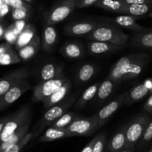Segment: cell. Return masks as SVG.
Masks as SVG:
<instances>
[{
  "instance_id": "obj_1",
  "label": "cell",
  "mask_w": 152,
  "mask_h": 152,
  "mask_svg": "<svg viewBox=\"0 0 152 152\" xmlns=\"http://www.w3.org/2000/svg\"><path fill=\"white\" fill-rule=\"evenodd\" d=\"M149 55L143 52L122 57L111 68L108 77L116 83L132 80L140 75L149 61Z\"/></svg>"
},
{
  "instance_id": "obj_2",
  "label": "cell",
  "mask_w": 152,
  "mask_h": 152,
  "mask_svg": "<svg viewBox=\"0 0 152 152\" xmlns=\"http://www.w3.org/2000/svg\"><path fill=\"white\" fill-rule=\"evenodd\" d=\"M86 38L88 40L107 42L124 46L129 41V36L117 25L104 20L98 22L96 28L86 35Z\"/></svg>"
},
{
  "instance_id": "obj_3",
  "label": "cell",
  "mask_w": 152,
  "mask_h": 152,
  "mask_svg": "<svg viewBox=\"0 0 152 152\" xmlns=\"http://www.w3.org/2000/svg\"><path fill=\"white\" fill-rule=\"evenodd\" d=\"M31 121V111L29 105H24L9 116L0 135V145L7 141L22 126Z\"/></svg>"
},
{
  "instance_id": "obj_4",
  "label": "cell",
  "mask_w": 152,
  "mask_h": 152,
  "mask_svg": "<svg viewBox=\"0 0 152 152\" xmlns=\"http://www.w3.org/2000/svg\"><path fill=\"white\" fill-rule=\"evenodd\" d=\"M151 118L146 112H142L137 115L126 128V144L125 149H130L139 142L148 126Z\"/></svg>"
},
{
  "instance_id": "obj_5",
  "label": "cell",
  "mask_w": 152,
  "mask_h": 152,
  "mask_svg": "<svg viewBox=\"0 0 152 152\" xmlns=\"http://www.w3.org/2000/svg\"><path fill=\"white\" fill-rule=\"evenodd\" d=\"M76 7L74 0H59L44 14L46 25H53L63 21Z\"/></svg>"
},
{
  "instance_id": "obj_6",
  "label": "cell",
  "mask_w": 152,
  "mask_h": 152,
  "mask_svg": "<svg viewBox=\"0 0 152 152\" xmlns=\"http://www.w3.org/2000/svg\"><path fill=\"white\" fill-rule=\"evenodd\" d=\"M99 128L96 114L88 118H80L73 122L66 128L70 137L91 136Z\"/></svg>"
},
{
  "instance_id": "obj_7",
  "label": "cell",
  "mask_w": 152,
  "mask_h": 152,
  "mask_svg": "<svg viewBox=\"0 0 152 152\" xmlns=\"http://www.w3.org/2000/svg\"><path fill=\"white\" fill-rule=\"evenodd\" d=\"M68 80V78L62 76L57 78L40 82L34 88L32 93V101L35 102L42 101L53 92H56L57 89H59Z\"/></svg>"
},
{
  "instance_id": "obj_8",
  "label": "cell",
  "mask_w": 152,
  "mask_h": 152,
  "mask_svg": "<svg viewBox=\"0 0 152 152\" xmlns=\"http://www.w3.org/2000/svg\"><path fill=\"white\" fill-rule=\"evenodd\" d=\"M74 101V98H71V99L67 100L65 102H60L59 104H56V105L50 107L46 111V113H45L42 118L39 121L37 125V129L34 131L41 132L46 126H50L53 122H55L60 116L65 114V113H67L68 110L72 105Z\"/></svg>"
},
{
  "instance_id": "obj_9",
  "label": "cell",
  "mask_w": 152,
  "mask_h": 152,
  "mask_svg": "<svg viewBox=\"0 0 152 152\" xmlns=\"http://www.w3.org/2000/svg\"><path fill=\"white\" fill-rule=\"evenodd\" d=\"M29 69L25 66L17 69L1 77L0 79V96L4 95L20 81L26 80L29 77Z\"/></svg>"
},
{
  "instance_id": "obj_10",
  "label": "cell",
  "mask_w": 152,
  "mask_h": 152,
  "mask_svg": "<svg viewBox=\"0 0 152 152\" xmlns=\"http://www.w3.org/2000/svg\"><path fill=\"white\" fill-rule=\"evenodd\" d=\"M30 88L31 84L27 80H24L13 86L4 95L0 96V111L8 107L10 104L19 99Z\"/></svg>"
},
{
  "instance_id": "obj_11",
  "label": "cell",
  "mask_w": 152,
  "mask_h": 152,
  "mask_svg": "<svg viewBox=\"0 0 152 152\" xmlns=\"http://www.w3.org/2000/svg\"><path fill=\"white\" fill-rule=\"evenodd\" d=\"M126 97L127 93H122L119 96L116 97L114 100L110 101L108 104L104 107H102L97 113H96V117H97L98 122H99V128L111 118V116L123 105V104H126Z\"/></svg>"
},
{
  "instance_id": "obj_12",
  "label": "cell",
  "mask_w": 152,
  "mask_h": 152,
  "mask_svg": "<svg viewBox=\"0 0 152 152\" xmlns=\"http://www.w3.org/2000/svg\"><path fill=\"white\" fill-rule=\"evenodd\" d=\"M97 21L88 20L75 22L67 25L64 28V32L68 36L83 37L90 34L98 25Z\"/></svg>"
},
{
  "instance_id": "obj_13",
  "label": "cell",
  "mask_w": 152,
  "mask_h": 152,
  "mask_svg": "<svg viewBox=\"0 0 152 152\" xmlns=\"http://www.w3.org/2000/svg\"><path fill=\"white\" fill-rule=\"evenodd\" d=\"M140 18V16H134L131 15L123 14L116 16L114 18H104L102 19L107 22H111L120 28H124L126 29L132 30L133 31H140L145 28V27L142 26L137 22V20Z\"/></svg>"
},
{
  "instance_id": "obj_14",
  "label": "cell",
  "mask_w": 152,
  "mask_h": 152,
  "mask_svg": "<svg viewBox=\"0 0 152 152\" xmlns=\"http://www.w3.org/2000/svg\"><path fill=\"white\" fill-rule=\"evenodd\" d=\"M132 43L134 48L143 50L152 51V28L140 31H133Z\"/></svg>"
},
{
  "instance_id": "obj_15",
  "label": "cell",
  "mask_w": 152,
  "mask_h": 152,
  "mask_svg": "<svg viewBox=\"0 0 152 152\" xmlns=\"http://www.w3.org/2000/svg\"><path fill=\"white\" fill-rule=\"evenodd\" d=\"M88 50L92 55H101L117 52L123 47V46L107 43V42L89 40L87 43Z\"/></svg>"
},
{
  "instance_id": "obj_16",
  "label": "cell",
  "mask_w": 152,
  "mask_h": 152,
  "mask_svg": "<svg viewBox=\"0 0 152 152\" xmlns=\"http://www.w3.org/2000/svg\"><path fill=\"white\" fill-rule=\"evenodd\" d=\"M71 84L69 80L65 82L59 89H57L56 92H54L50 96L46 98L45 99L42 101L43 103L44 107L45 108L49 109L50 107H53V106L59 104L68 95V92L71 89Z\"/></svg>"
},
{
  "instance_id": "obj_17",
  "label": "cell",
  "mask_w": 152,
  "mask_h": 152,
  "mask_svg": "<svg viewBox=\"0 0 152 152\" xmlns=\"http://www.w3.org/2000/svg\"><path fill=\"white\" fill-rule=\"evenodd\" d=\"M60 52L64 57L69 59H80L85 55L83 46L78 42L70 41L61 47Z\"/></svg>"
},
{
  "instance_id": "obj_18",
  "label": "cell",
  "mask_w": 152,
  "mask_h": 152,
  "mask_svg": "<svg viewBox=\"0 0 152 152\" xmlns=\"http://www.w3.org/2000/svg\"><path fill=\"white\" fill-rule=\"evenodd\" d=\"M42 46L41 40L39 35L36 34L35 37L26 46L19 50V56L22 61H28L37 55Z\"/></svg>"
},
{
  "instance_id": "obj_19",
  "label": "cell",
  "mask_w": 152,
  "mask_h": 152,
  "mask_svg": "<svg viewBox=\"0 0 152 152\" xmlns=\"http://www.w3.org/2000/svg\"><path fill=\"white\" fill-rule=\"evenodd\" d=\"M62 76H64L63 66L53 63L45 64L39 71V77L42 81L57 78Z\"/></svg>"
},
{
  "instance_id": "obj_20",
  "label": "cell",
  "mask_w": 152,
  "mask_h": 152,
  "mask_svg": "<svg viewBox=\"0 0 152 152\" xmlns=\"http://www.w3.org/2000/svg\"><path fill=\"white\" fill-rule=\"evenodd\" d=\"M57 42V32L53 25H46L43 30L42 50L45 52H51Z\"/></svg>"
},
{
  "instance_id": "obj_21",
  "label": "cell",
  "mask_w": 152,
  "mask_h": 152,
  "mask_svg": "<svg viewBox=\"0 0 152 152\" xmlns=\"http://www.w3.org/2000/svg\"><path fill=\"white\" fill-rule=\"evenodd\" d=\"M126 128L127 125L114 134L108 145V152H120L124 150L126 144Z\"/></svg>"
},
{
  "instance_id": "obj_22",
  "label": "cell",
  "mask_w": 152,
  "mask_h": 152,
  "mask_svg": "<svg viewBox=\"0 0 152 152\" xmlns=\"http://www.w3.org/2000/svg\"><path fill=\"white\" fill-rule=\"evenodd\" d=\"M150 91V87L145 83H140L137 86H134L132 89L127 92V97H126V104L129 105L139 101L142 98H143L145 95L148 94Z\"/></svg>"
},
{
  "instance_id": "obj_23",
  "label": "cell",
  "mask_w": 152,
  "mask_h": 152,
  "mask_svg": "<svg viewBox=\"0 0 152 152\" xmlns=\"http://www.w3.org/2000/svg\"><path fill=\"white\" fill-rule=\"evenodd\" d=\"M100 82H97V83L92 84L91 86H88L86 90L84 91L83 94L80 95V98L77 100V103L75 104V108L77 110H80L83 109L85 106L86 105L88 101L93 99L97 93L98 89H99V86H100Z\"/></svg>"
},
{
  "instance_id": "obj_24",
  "label": "cell",
  "mask_w": 152,
  "mask_h": 152,
  "mask_svg": "<svg viewBox=\"0 0 152 152\" xmlns=\"http://www.w3.org/2000/svg\"><path fill=\"white\" fill-rule=\"evenodd\" d=\"M151 11L152 4H126L123 14L142 17V16H145Z\"/></svg>"
},
{
  "instance_id": "obj_25",
  "label": "cell",
  "mask_w": 152,
  "mask_h": 152,
  "mask_svg": "<svg viewBox=\"0 0 152 152\" xmlns=\"http://www.w3.org/2000/svg\"><path fill=\"white\" fill-rule=\"evenodd\" d=\"M126 4L121 0H98L95 7L117 13H123Z\"/></svg>"
},
{
  "instance_id": "obj_26",
  "label": "cell",
  "mask_w": 152,
  "mask_h": 152,
  "mask_svg": "<svg viewBox=\"0 0 152 152\" xmlns=\"http://www.w3.org/2000/svg\"><path fill=\"white\" fill-rule=\"evenodd\" d=\"M65 137H69L66 128H57L50 127L46 130L44 134L40 137L39 141L42 142H45L54 141V140L65 138Z\"/></svg>"
},
{
  "instance_id": "obj_27",
  "label": "cell",
  "mask_w": 152,
  "mask_h": 152,
  "mask_svg": "<svg viewBox=\"0 0 152 152\" xmlns=\"http://www.w3.org/2000/svg\"><path fill=\"white\" fill-rule=\"evenodd\" d=\"M35 31L36 28L34 26V25L27 24L23 31L18 36L17 40H16V43H15L16 48L18 50L22 49L25 46H26L27 44H28L32 40V39L36 35Z\"/></svg>"
},
{
  "instance_id": "obj_28",
  "label": "cell",
  "mask_w": 152,
  "mask_h": 152,
  "mask_svg": "<svg viewBox=\"0 0 152 152\" xmlns=\"http://www.w3.org/2000/svg\"><path fill=\"white\" fill-rule=\"evenodd\" d=\"M96 72V66L93 63H85L82 65L78 69L76 75L79 83H86L90 80Z\"/></svg>"
},
{
  "instance_id": "obj_29",
  "label": "cell",
  "mask_w": 152,
  "mask_h": 152,
  "mask_svg": "<svg viewBox=\"0 0 152 152\" xmlns=\"http://www.w3.org/2000/svg\"><path fill=\"white\" fill-rule=\"evenodd\" d=\"M116 85H117V83L114 80H111L108 77H107L101 83L100 86H99V89H98L97 93H96V101H104L105 99L108 98L113 92Z\"/></svg>"
},
{
  "instance_id": "obj_30",
  "label": "cell",
  "mask_w": 152,
  "mask_h": 152,
  "mask_svg": "<svg viewBox=\"0 0 152 152\" xmlns=\"http://www.w3.org/2000/svg\"><path fill=\"white\" fill-rule=\"evenodd\" d=\"M30 124H31V122L25 124V125H24V126H22L19 131H16L11 137H10L7 141L1 143V144L0 145V152H3L4 150H6L7 148L10 147L11 145H13L16 144L18 142L20 141V140L28 134V128H29L30 127Z\"/></svg>"
},
{
  "instance_id": "obj_31",
  "label": "cell",
  "mask_w": 152,
  "mask_h": 152,
  "mask_svg": "<svg viewBox=\"0 0 152 152\" xmlns=\"http://www.w3.org/2000/svg\"><path fill=\"white\" fill-rule=\"evenodd\" d=\"M78 118V114H77L76 113L67 112L65 114L62 115V116H60L59 119H56L55 122H53L50 127L57 128H66L67 127L69 126L73 122H74Z\"/></svg>"
},
{
  "instance_id": "obj_32",
  "label": "cell",
  "mask_w": 152,
  "mask_h": 152,
  "mask_svg": "<svg viewBox=\"0 0 152 152\" xmlns=\"http://www.w3.org/2000/svg\"><path fill=\"white\" fill-rule=\"evenodd\" d=\"M39 131H34L31 133H28L22 139L18 142L16 144L13 145L10 147L7 148L3 152H20L22 149L34 138L35 136H38L39 134Z\"/></svg>"
},
{
  "instance_id": "obj_33",
  "label": "cell",
  "mask_w": 152,
  "mask_h": 152,
  "mask_svg": "<svg viewBox=\"0 0 152 152\" xmlns=\"http://www.w3.org/2000/svg\"><path fill=\"white\" fill-rule=\"evenodd\" d=\"M22 59L18 54L10 47L0 57V65H10L20 63Z\"/></svg>"
},
{
  "instance_id": "obj_34",
  "label": "cell",
  "mask_w": 152,
  "mask_h": 152,
  "mask_svg": "<svg viewBox=\"0 0 152 152\" xmlns=\"http://www.w3.org/2000/svg\"><path fill=\"white\" fill-rule=\"evenodd\" d=\"M31 14V9L30 7H20L12 9L11 16L14 20H28Z\"/></svg>"
},
{
  "instance_id": "obj_35",
  "label": "cell",
  "mask_w": 152,
  "mask_h": 152,
  "mask_svg": "<svg viewBox=\"0 0 152 152\" xmlns=\"http://www.w3.org/2000/svg\"><path fill=\"white\" fill-rule=\"evenodd\" d=\"M106 142V133L105 131L96 136V141L94 144L92 152H103Z\"/></svg>"
},
{
  "instance_id": "obj_36",
  "label": "cell",
  "mask_w": 152,
  "mask_h": 152,
  "mask_svg": "<svg viewBox=\"0 0 152 152\" xmlns=\"http://www.w3.org/2000/svg\"><path fill=\"white\" fill-rule=\"evenodd\" d=\"M152 139V119L145 128L140 140L139 141V147L142 148L146 145Z\"/></svg>"
},
{
  "instance_id": "obj_37",
  "label": "cell",
  "mask_w": 152,
  "mask_h": 152,
  "mask_svg": "<svg viewBox=\"0 0 152 152\" xmlns=\"http://www.w3.org/2000/svg\"><path fill=\"white\" fill-rule=\"evenodd\" d=\"M6 4L10 6L12 9L20 8V7H30L28 3L24 0H4Z\"/></svg>"
},
{
  "instance_id": "obj_38",
  "label": "cell",
  "mask_w": 152,
  "mask_h": 152,
  "mask_svg": "<svg viewBox=\"0 0 152 152\" xmlns=\"http://www.w3.org/2000/svg\"><path fill=\"white\" fill-rule=\"evenodd\" d=\"M4 37L7 41V43H10V44H15L18 38V35L14 32L11 26L7 28V31L4 32Z\"/></svg>"
},
{
  "instance_id": "obj_39",
  "label": "cell",
  "mask_w": 152,
  "mask_h": 152,
  "mask_svg": "<svg viewBox=\"0 0 152 152\" xmlns=\"http://www.w3.org/2000/svg\"><path fill=\"white\" fill-rule=\"evenodd\" d=\"M26 21L27 20H17L11 25L12 28L13 29L14 32L18 36L20 34V33L23 31L24 28L26 26Z\"/></svg>"
},
{
  "instance_id": "obj_40",
  "label": "cell",
  "mask_w": 152,
  "mask_h": 152,
  "mask_svg": "<svg viewBox=\"0 0 152 152\" xmlns=\"http://www.w3.org/2000/svg\"><path fill=\"white\" fill-rule=\"evenodd\" d=\"M76 7L79 8H84V7H90L94 5L98 0H74Z\"/></svg>"
},
{
  "instance_id": "obj_41",
  "label": "cell",
  "mask_w": 152,
  "mask_h": 152,
  "mask_svg": "<svg viewBox=\"0 0 152 152\" xmlns=\"http://www.w3.org/2000/svg\"><path fill=\"white\" fill-rule=\"evenodd\" d=\"M10 6L6 4L4 0H0V19L5 16L9 11Z\"/></svg>"
},
{
  "instance_id": "obj_42",
  "label": "cell",
  "mask_w": 152,
  "mask_h": 152,
  "mask_svg": "<svg viewBox=\"0 0 152 152\" xmlns=\"http://www.w3.org/2000/svg\"><path fill=\"white\" fill-rule=\"evenodd\" d=\"M144 110L148 114H152V94L148 97V99L144 104Z\"/></svg>"
},
{
  "instance_id": "obj_43",
  "label": "cell",
  "mask_w": 152,
  "mask_h": 152,
  "mask_svg": "<svg viewBox=\"0 0 152 152\" xmlns=\"http://www.w3.org/2000/svg\"><path fill=\"white\" fill-rule=\"evenodd\" d=\"M127 4H152V0H121Z\"/></svg>"
},
{
  "instance_id": "obj_44",
  "label": "cell",
  "mask_w": 152,
  "mask_h": 152,
  "mask_svg": "<svg viewBox=\"0 0 152 152\" xmlns=\"http://www.w3.org/2000/svg\"><path fill=\"white\" fill-rule=\"evenodd\" d=\"M95 141H96V137L93 139L92 140H91L87 145H86V147L82 150L81 152H92V150H93L94 144Z\"/></svg>"
},
{
  "instance_id": "obj_45",
  "label": "cell",
  "mask_w": 152,
  "mask_h": 152,
  "mask_svg": "<svg viewBox=\"0 0 152 152\" xmlns=\"http://www.w3.org/2000/svg\"><path fill=\"white\" fill-rule=\"evenodd\" d=\"M11 47V45L8 43H2V44L0 45V57L7 50L10 48Z\"/></svg>"
},
{
  "instance_id": "obj_46",
  "label": "cell",
  "mask_w": 152,
  "mask_h": 152,
  "mask_svg": "<svg viewBox=\"0 0 152 152\" xmlns=\"http://www.w3.org/2000/svg\"><path fill=\"white\" fill-rule=\"evenodd\" d=\"M9 116H5V117H3V118H1V119H0V135H1V132H2L3 128H4L6 122H7V120H8Z\"/></svg>"
},
{
  "instance_id": "obj_47",
  "label": "cell",
  "mask_w": 152,
  "mask_h": 152,
  "mask_svg": "<svg viewBox=\"0 0 152 152\" xmlns=\"http://www.w3.org/2000/svg\"><path fill=\"white\" fill-rule=\"evenodd\" d=\"M120 152H134V148H130V149H124V150L121 151Z\"/></svg>"
},
{
  "instance_id": "obj_48",
  "label": "cell",
  "mask_w": 152,
  "mask_h": 152,
  "mask_svg": "<svg viewBox=\"0 0 152 152\" xmlns=\"http://www.w3.org/2000/svg\"><path fill=\"white\" fill-rule=\"evenodd\" d=\"M4 31H3V29H2V27L0 25V37H1V36L4 35Z\"/></svg>"
},
{
  "instance_id": "obj_49",
  "label": "cell",
  "mask_w": 152,
  "mask_h": 152,
  "mask_svg": "<svg viewBox=\"0 0 152 152\" xmlns=\"http://www.w3.org/2000/svg\"><path fill=\"white\" fill-rule=\"evenodd\" d=\"M145 16H146V17H148V18H152V11L150 12V13H148V14L145 15Z\"/></svg>"
},
{
  "instance_id": "obj_50",
  "label": "cell",
  "mask_w": 152,
  "mask_h": 152,
  "mask_svg": "<svg viewBox=\"0 0 152 152\" xmlns=\"http://www.w3.org/2000/svg\"><path fill=\"white\" fill-rule=\"evenodd\" d=\"M24 1H26L27 3H28V4H29V3H31V1H32V0H24Z\"/></svg>"
},
{
  "instance_id": "obj_51",
  "label": "cell",
  "mask_w": 152,
  "mask_h": 152,
  "mask_svg": "<svg viewBox=\"0 0 152 152\" xmlns=\"http://www.w3.org/2000/svg\"><path fill=\"white\" fill-rule=\"evenodd\" d=\"M148 152H152V148L150 149V150H149V151H148Z\"/></svg>"
},
{
  "instance_id": "obj_52",
  "label": "cell",
  "mask_w": 152,
  "mask_h": 152,
  "mask_svg": "<svg viewBox=\"0 0 152 152\" xmlns=\"http://www.w3.org/2000/svg\"><path fill=\"white\" fill-rule=\"evenodd\" d=\"M151 148H152V146H151Z\"/></svg>"
}]
</instances>
